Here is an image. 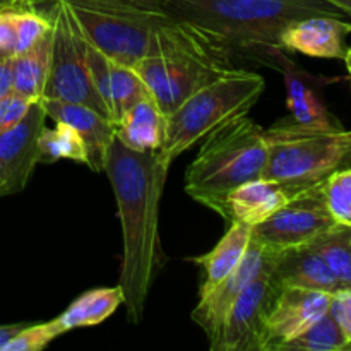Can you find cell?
<instances>
[{
	"mask_svg": "<svg viewBox=\"0 0 351 351\" xmlns=\"http://www.w3.org/2000/svg\"><path fill=\"white\" fill-rule=\"evenodd\" d=\"M47 119L43 106L36 101L19 123L0 134V163L5 175L7 195L23 191L40 163L38 139Z\"/></svg>",
	"mask_w": 351,
	"mask_h": 351,
	"instance_id": "13",
	"label": "cell"
},
{
	"mask_svg": "<svg viewBox=\"0 0 351 351\" xmlns=\"http://www.w3.org/2000/svg\"><path fill=\"white\" fill-rule=\"evenodd\" d=\"M332 293L283 287L278 291L266 319L264 351H280L308 326L329 312Z\"/></svg>",
	"mask_w": 351,
	"mask_h": 351,
	"instance_id": "12",
	"label": "cell"
},
{
	"mask_svg": "<svg viewBox=\"0 0 351 351\" xmlns=\"http://www.w3.org/2000/svg\"><path fill=\"white\" fill-rule=\"evenodd\" d=\"M266 156L263 127L247 115L233 120L204 137L197 156L185 171V192L225 219L230 192L259 178Z\"/></svg>",
	"mask_w": 351,
	"mask_h": 351,
	"instance_id": "4",
	"label": "cell"
},
{
	"mask_svg": "<svg viewBox=\"0 0 351 351\" xmlns=\"http://www.w3.org/2000/svg\"><path fill=\"white\" fill-rule=\"evenodd\" d=\"M122 304L123 293L119 285L112 288H95L79 295L53 321L64 335L72 329L101 324Z\"/></svg>",
	"mask_w": 351,
	"mask_h": 351,
	"instance_id": "22",
	"label": "cell"
},
{
	"mask_svg": "<svg viewBox=\"0 0 351 351\" xmlns=\"http://www.w3.org/2000/svg\"><path fill=\"white\" fill-rule=\"evenodd\" d=\"M91 45L112 60L134 67L154 34L171 19L161 3L137 0H65Z\"/></svg>",
	"mask_w": 351,
	"mask_h": 351,
	"instance_id": "7",
	"label": "cell"
},
{
	"mask_svg": "<svg viewBox=\"0 0 351 351\" xmlns=\"http://www.w3.org/2000/svg\"><path fill=\"white\" fill-rule=\"evenodd\" d=\"M273 261L274 256L233 302L218 336L209 345L213 351H264L266 319L281 290L273 274Z\"/></svg>",
	"mask_w": 351,
	"mask_h": 351,
	"instance_id": "10",
	"label": "cell"
},
{
	"mask_svg": "<svg viewBox=\"0 0 351 351\" xmlns=\"http://www.w3.org/2000/svg\"><path fill=\"white\" fill-rule=\"evenodd\" d=\"M329 314L338 322L339 329L351 346V288H339L332 293Z\"/></svg>",
	"mask_w": 351,
	"mask_h": 351,
	"instance_id": "30",
	"label": "cell"
},
{
	"mask_svg": "<svg viewBox=\"0 0 351 351\" xmlns=\"http://www.w3.org/2000/svg\"><path fill=\"white\" fill-rule=\"evenodd\" d=\"M50 47L51 29L38 43H34L29 50L12 57L14 93L33 103L43 98L48 67H50Z\"/></svg>",
	"mask_w": 351,
	"mask_h": 351,
	"instance_id": "23",
	"label": "cell"
},
{
	"mask_svg": "<svg viewBox=\"0 0 351 351\" xmlns=\"http://www.w3.org/2000/svg\"><path fill=\"white\" fill-rule=\"evenodd\" d=\"M17 47L16 21H14L12 0L0 9V55L14 57Z\"/></svg>",
	"mask_w": 351,
	"mask_h": 351,
	"instance_id": "31",
	"label": "cell"
},
{
	"mask_svg": "<svg viewBox=\"0 0 351 351\" xmlns=\"http://www.w3.org/2000/svg\"><path fill=\"white\" fill-rule=\"evenodd\" d=\"M177 19L192 24L232 55L263 62L283 50L280 36L293 21L308 16H345L326 0H170L161 3Z\"/></svg>",
	"mask_w": 351,
	"mask_h": 351,
	"instance_id": "2",
	"label": "cell"
},
{
	"mask_svg": "<svg viewBox=\"0 0 351 351\" xmlns=\"http://www.w3.org/2000/svg\"><path fill=\"white\" fill-rule=\"evenodd\" d=\"M62 335L55 321L41 322V324L24 326L3 351H40L47 348L55 338Z\"/></svg>",
	"mask_w": 351,
	"mask_h": 351,
	"instance_id": "28",
	"label": "cell"
},
{
	"mask_svg": "<svg viewBox=\"0 0 351 351\" xmlns=\"http://www.w3.org/2000/svg\"><path fill=\"white\" fill-rule=\"evenodd\" d=\"M23 324H9V326H0V351L5 350V346L9 345L10 339L17 335V332L23 329Z\"/></svg>",
	"mask_w": 351,
	"mask_h": 351,
	"instance_id": "33",
	"label": "cell"
},
{
	"mask_svg": "<svg viewBox=\"0 0 351 351\" xmlns=\"http://www.w3.org/2000/svg\"><path fill=\"white\" fill-rule=\"evenodd\" d=\"M326 2L332 3V5L338 7L339 10H343V12L351 16V0H326Z\"/></svg>",
	"mask_w": 351,
	"mask_h": 351,
	"instance_id": "34",
	"label": "cell"
},
{
	"mask_svg": "<svg viewBox=\"0 0 351 351\" xmlns=\"http://www.w3.org/2000/svg\"><path fill=\"white\" fill-rule=\"evenodd\" d=\"M266 165L261 177L287 187L291 194L321 184L348 165V130L302 125L291 117L264 129Z\"/></svg>",
	"mask_w": 351,
	"mask_h": 351,
	"instance_id": "6",
	"label": "cell"
},
{
	"mask_svg": "<svg viewBox=\"0 0 351 351\" xmlns=\"http://www.w3.org/2000/svg\"><path fill=\"white\" fill-rule=\"evenodd\" d=\"M266 82L257 72L239 69L189 96L167 115L160 156L168 165L226 123L242 119L263 96Z\"/></svg>",
	"mask_w": 351,
	"mask_h": 351,
	"instance_id": "5",
	"label": "cell"
},
{
	"mask_svg": "<svg viewBox=\"0 0 351 351\" xmlns=\"http://www.w3.org/2000/svg\"><path fill=\"white\" fill-rule=\"evenodd\" d=\"M250 237H252V226L232 221L223 239L209 252L192 257V263L197 264L204 271V280L199 288V297L208 293L211 288H215L223 278L228 276L239 266L249 249Z\"/></svg>",
	"mask_w": 351,
	"mask_h": 351,
	"instance_id": "21",
	"label": "cell"
},
{
	"mask_svg": "<svg viewBox=\"0 0 351 351\" xmlns=\"http://www.w3.org/2000/svg\"><path fill=\"white\" fill-rule=\"evenodd\" d=\"M7 195V185H5V175H3L2 163H0V197Z\"/></svg>",
	"mask_w": 351,
	"mask_h": 351,
	"instance_id": "35",
	"label": "cell"
},
{
	"mask_svg": "<svg viewBox=\"0 0 351 351\" xmlns=\"http://www.w3.org/2000/svg\"><path fill=\"white\" fill-rule=\"evenodd\" d=\"M273 274L281 288L295 287L328 293H335L341 288L312 243L274 254Z\"/></svg>",
	"mask_w": 351,
	"mask_h": 351,
	"instance_id": "18",
	"label": "cell"
},
{
	"mask_svg": "<svg viewBox=\"0 0 351 351\" xmlns=\"http://www.w3.org/2000/svg\"><path fill=\"white\" fill-rule=\"evenodd\" d=\"M232 57L211 36L171 16L134 69L161 112L170 115L195 91L235 71Z\"/></svg>",
	"mask_w": 351,
	"mask_h": 351,
	"instance_id": "3",
	"label": "cell"
},
{
	"mask_svg": "<svg viewBox=\"0 0 351 351\" xmlns=\"http://www.w3.org/2000/svg\"><path fill=\"white\" fill-rule=\"evenodd\" d=\"M351 24L341 16H308L293 21L283 29L280 45L285 51H297L317 58H345L346 36Z\"/></svg>",
	"mask_w": 351,
	"mask_h": 351,
	"instance_id": "16",
	"label": "cell"
},
{
	"mask_svg": "<svg viewBox=\"0 0 351 351\" xmlns=\"http://www.w3.org/2000/svg\"><path fill=\"white\" fill-rule=\"evenodd\" d=\"M45 113L53 122L71 125L84 143L88 151V167L96 173L105 170L106 153L115 139V129L112 120L106 119L91 106L81 103L57 101V99H40Z\"/></svg>",
	"mask_w": 351,
	"mask_h": 351,
	"instance_id": "17",
	"label": "cell"
},
{
	"mask_svg": "<svg viewBox=\"0 0 351 351\" xmlns=\"http://www.w3.org/2000/svg\"><path fill=\"white\" fill-rule=\"evenodd\" d=\"M348 161L351 163V130H348Z\"/></svg>",
	"mask_w": 351,
	"mask_h": 351,
	"instance_id": "37",
	"label": "cell"
},
{
	"mask_svg": "<svg viewBox=\"0 0 351 351\" xmlns=\"http://www.w3.org/2000/svg\"><path fill=\"white\" fill-rule=\"evenodd\" d=\"M115 139L132 151H158L163 144L167 115L161 112L153 96L139 99L113 122Z\"/></svg>",
	"mask_w": 351,
	"mask_h": 351,
	"instance_id": "20",
	"label": "cell"
},
{
	"mask_svg": "<svg viewBox=\"0 0 351 351\" xmlns=\"http://www.w3.org/2000/svg\"><path fill=\"white\" fill-rule=\"evenodd\" d=\"M33 101L23 98L17 93H9V95L0 98V134L9 130L16 123H19L29 112Z\"/></svg>",
	"mask_w": 351,
	"mask_h": 351,
	"instance_id": "29",
	"label": "cell"
},
{
	"mask_svg": "<svg viewBox=\"0 0 351 351\" xmlns=\"http://www.w3.org/2000/svg\"><path fill=\"white\" fill-rule=\"evenodd\" d=\"M348 348H351L348 339L328 312L297 338L285 343L280 351H343Z\"/></svg>",
	"mask_w": 351,
	"mask_h": 351,
	"instance_id": "26",
	"label": "cell"
},
{
	"mask_svg": "<svg viewBox=\"0 0 351 351\" xmlns=\"http://www.w3.org/2000/svg\"><path fill=\"white\" fill-rule=\"evenodd\" d=\"M86 62H88L93 84L103 105L106 106L112 123L117 122L134 103L151 96L136 69L112 60L89 41L86 47Z\"/></svg>",
	"mask_w": 351,
	"mask_h": 351,
	"instance_id": "14",
	"label": "cell"
},
{
	"mask_svg": "<svg viewBox=\"0 0 351 351\" xmlns=\"http://www.w3.org/2000/svg\"><path fill=\"white\" fill-rule=\"evenodd\" d=\"M9 2H10V0H0V9H2L3 5H7Z\"/></svg>",
	"mask_w": 351,
	"mask_h": 351,
	"instance_id": "39",
	"label": "cell"
},
{
	"mask_svg": "<svg viewBox=\"0 0 351 351\" xmlns=\"http://www.w3.org/2000/svg\"><path fill=\"white\" fill-rule=\"evenodd\" d=\"M14 91L12 57L0 55V98Z\"/></svg>",
	"mask_w": 351,
	"mask_h": 351,
	"instance_id": "32",
	"label": "cell"
},
{
	"mask_svg": "<svg viewBox=\"0 0 351 351\" xmlns=\"http://www.w3.org/2000/svg\"><path fill=\"white\" fill-rule=\"evenodd\" d=\"M322 194L336 225L351 226V168H338L322 182Z\"/></svg>",
	"mask_w": 351,
	"mask_h": 351,
	"instance_id": "27",
	"label": "cell"
},
{
	"mask_svg": "<svg viewBox=\"0 0 351 351\" xmlns=\"http://www.w3.org/2000/svg\"><path fill=\"white\" fill-rule=\"evenodd\" d=\"M51 47L50 67L43 98L57 101L81 103L91 106L108 119L86 62V40L77 19L65 0H51Z\"/></svg>",
	"mask_w": 351,
	"mask_h": 351,
	"instance_id": "8",
	"label": "cell"
},
{
	"mask_svg": "<svg viewBox=\"0 0 351 351\" xmlns=\"http://www.w3.org/2000/svg\"><path fill=\"white\" fill-rule=\"evenodd\" d=\"M322 182L295 192L287 204L281 206L266 221L254 226L252 239L271 252H281L311 243L336 226L326 206Z\"/></svg>",
	"mask_w": 351,
	"mask_h": 351,
	"instance_id": "9",
	"label": "cell"
},
{
	"mask_svg": "<svg viewBox=\"0 0 351 351\" xmlns=\"http://www.w3.org/2000/svg\"><path fill=\"white\" fill-rule=\"evenodd\" d=\"M343 60H345L346 69H348L350 74H351V47L346 48V53H345V58H343Z\"/></svg>",
	"mask_w": 351,
	"mask_h": 351,
	"instance_id": "36",
	"label": "cell"
},
{
	"mask_svg": "<svg viewBox=\"0 0 351 351\" xmlns=\"http://www.w3.org/2000/svg\"><path fill=\"white\" fill-rule=\"evenodd\" d=\"M273 256L274 252L264 249L261 243H257L250 237L249 249H247L245 256L240 261L239 266L228 276L223 278L215 288H211L208 293L199 297L197 305L192 312V321L206 332L209 345L218 336L223 321H225L233 302L249 287L250 281L259 276L261 271L269 264Z\"/></svg>",
	"mask_w": 351,
	"mask_h": 351,
	"instance_id": "11",
	"label": "cell"
},
{
	"mask_svg": "<svg viewBox=\"0 0 351 351\" xmlns=\"http://www.w3.org/2000/svg\"><path fill=\"white\" fill-rule=\"evenodd\" d=\"M341 288H351V226L336 225L312 240Z\"/></svg>",
	"mask_w": 351,
	"mask_h": 351,
	"instance_id": "24",
	"label": "cell"
},
{
	"mask_svg": "<svg viewBox=\"0 0 351 351\" xmlns=\"http://www.w3.org/2000/svg\"><path fill=\"white\" fill-rule=\"evenodd\" d=\"M269 65L283 75L287 86V103L290 117L302 125L317 127V129H343L338 120L329 113L319 93L312 88V75L298 67L287 55L280 50L271 53L261 62Z\"/></svg>",
	"mask_w": 351,
	"mask_h": 351,
	"instance_id": "15",
	"label": "cell"
},
{
	"mask_svg": "<svg viewBox=\"0 0 351 351\" xmlns=\"http://www.w3.org/2000/svg\"><path fill=\"white\" fill-rule=\"evenodd\" d=\"M38 147H40V163H55L58 160L88 163V151L84 143L67 123L55 122L53 129L45 127L38 139Z\"/></svg>",
	"mask_w": 351,
	"mask_h": 351,
	"instance_id": "25",
	"label": "cell"
},
{
	"mask_svg": "<svg viewBox=\"0 0 351 351\" xmlns=\"http://www.w3.org/2000/svg\"><path fill=\"white\" fill-rule=\"evenodd\" d=\"M170 165L158 151H132L113 139L105 160V173L115 194L122 225V288L127 319L143 321L154 281L167 263L160 235V208Z\"/></svg>",
	"mask_w": 351,
	"mask_h": 351,
	"instance_id": "1",
	"label": "cell"
},
{
	"mask_svg": "<svg viewBox=\"0 0 351 351\" xmlns=\"http://www.w3.org/2000/svg\"><path fill=\"white\" fill-rule=\"evenodd\" d=\"M287 187L267 178H254L230 192L226 199V223H243L256 226L287 204L291 197Z\"/></svg>",
	"mask_w": 351,
	"mask_h": 351,
	"instance_id": "19",
	"label": "cell"
},
{
	"mask_svg": "<svg viewBox=\"0 0 351 351\" xmlns=\"http://www.w3.org/2000/svg\"><path fill=\"white\" fill-rule=\"evenodd\" d=\"M137 2H156V3H165V2H170V0H137Z\"/></svg>",
	"mask_w": 351,
	"mask_h": 351,
	"instance_id": "38",
	"label": "cell"
}]
</instances>
